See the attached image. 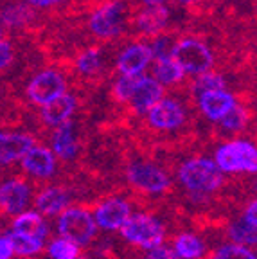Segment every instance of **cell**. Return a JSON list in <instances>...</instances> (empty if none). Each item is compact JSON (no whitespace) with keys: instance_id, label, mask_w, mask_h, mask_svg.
<instances>
[{"instance_id":"obj_17","label":"cell","mask_w":257,"mask_h":259,"mask_svg":"<svg viewBox=\"0 0 257 259\" xmlns=\"http://www.w3.org/2000/svg\"><path fill=\"white\" fill-rule=\"evenodd\" d=\"M76 112V97L72 94H61L56 99L49 101L47 105L41 106V119L49 126H60L63 122L70 121L72 113Z\"/></svg>"},{"instance_id":"obj_5","label":"cell","mask_w":257,"mask_h":259,"mask_svg":"<svg viewBox=\"0 0 257 259\" xmlns=\"http://www.w3.org/2000/svg\"><path fill=\"white\" fill-rule=\"evenodd\" d=\"M173 56L180 61L185 72L194 74V76L207 72L214 65V56L210 49L196 38H184V40L177 41Z\"/></svg>"},{"instance_id":"obj_8","label":"cell","mask_w":257,"mask_h":259,"mask_svg":"<svg viewBox=\"0 0 257 259\" xmlns=\"http://www.w3.org/2000/svg\"><path fill=\"white\" fill-rule=\"evenodd\" d=\"M65 92H67V83L63 76L53 69L38 72L27 85V97L34 105L40 106L47 105L49 101H53Z\"/></svg>"},{"instance_id":"obj_16","label":"cell","mask_w":257,"mask_h":259,"mask_svg":"<svg viewBox=\"0 0 257 259\" xmlns=\"http://www.w3.org/2000/svg\"><path fill=\"white\" fill-rule=\"evenodd\" d=\"M51 150L44 146H34L24 158H22V167L25 173L34 178H51L56 171V158Z\"/></svg>"},{"instance_id":"obj_12","label":"cell","mask_w":257,"mask_h":259,"mask_svg":"<svg viewBox=\"0 0 257 259\" xmlns=\"http://www.w3.org/2000/svg\"><path fill=\"white\" fill-rule=\"evenodd\" d=\"M164 97V85L155 76H141V81L135 89V94L130 99V105L133 106L135 113L148 115V112Z\"/></svg>"},{"instance_id":"obj_10","label":"cell","mask_w":257,"mask_h":259,"mask_svg":"<svg viewBox=\"0 0 257 259\" xmlns=\"http://www.w3.org/2000/svg\"><path fill=\"white\" fill-rule=\"evenodd\" d=\"M185 121V110L173 97H162L148 112V122L155 130H177Z\"/></svg>"},{"instance_id":"obj_19","label":"cell","mask_w":257,"mask_h":259,"mask_svg":"<svg viewBox=\"0 0 257 259\" xmlns=\"http://www.w3.org/2000/svg\"><path fill=\"white\" fill-rule=\"evenodd\" d=\"M77 150H79V146H77L72 122L67 121L56 126L53 134V151L56 153V157L63 158V160H72L77 155Z\"/></svg>"},{"instance_id":"obj_2","label":"cell","mask_w":257,"mask_h":259,"mask_svg":"<svg viewBox=\"0 0 257 259\" xmlns=\"http://www.w3.org/2000/svg\"><path fill=\"white\" fill-rule=\"evenodd\" d=\"M214 160L223 173H257V146L248 141H230L216 150Z\"/></svg>"},{"instance_id":"obj_28","label":"cell","mask_w":257,"mask_h":259,"mask_svg":"<svg viewBox=\"0 0 257 259\" xmlns=\"http://www.w3.org/2000/svg\"><path fill=\"white\" fill-rule=\"evenodd\" d=\"M212 259H257V254L243 243H227L216 250Z\"/></svg>"},{"instance_id":"obj_39","label":"cell","mask_w":257,"mask_h":259,"mask_svg":"<svg viewBox=\"0 0 257 259\" xmlns=\"http://www.w3.org/2000/svg\"><path fill=\"white\" fill-rule=\"evenodd\" d=\"M141 2H144L146 6H160L164 4L165 0H141Z\"/></svg>"},{"instance_id":"obj_38","label":"cell","mask_w":257,"mask_h":259,"mask_svg":"<svg viewBox=\"0 0 257 259\" xmlns=\"http://www.w3.org/2000/svg\"><path fill=\"white\" fill-rule=\"evenodd\" d=\"M61 0H29V4L34 8H51L54 4H60Z\"/></svg>"},{"instance_id":"obj_7","label":"cell","mask_w":257,"mask_h":259,"mask_svg":"<svg viewBox=\"0 0 257 259\" xmlns=\"http://www.w3.org/2000/svg\"><path fill=\"white\" fill-rule=\"evenodd\" d=\"M128 182L142 193H164L171 180L164 169L151 162H135L128 167Z\"/></svg>"},{"instance_id":"obj_15","label":"cell","mask_w":257,"mask_h":259,"mask_svg":"<svg viewBox=\"0 0 257 259\" xmlns=\"http://www.w3.org/2000/svg\"><path fill=\"white\" fill-rule=\"evenodd\" d=\"M34 139L27 134L4 132L0 135V162L8 166L13 162H22V158L34 148Z\"/></svg>"},{"instance_id":"obj_6","label":"cell","mask_w":257,"mask_h":259,"mask_svg":"<svg viewBox=\"0 0 257 259\" xmlns=\"http://www.w3.org/2000/svg\"><path fill=\"white\" fill-rule=\"evenodd\" d=\"M90 31L97 38H113L124 25V4L121 0H112L99 6L90 16Z\"/></svg>"},{"instance_id":"obj_25","label":"cell","mask_w":257,"mask_h":259,"mask_svg":"<svg viewBox=\"0 0 257 259\" xmlns=\"http://www.w3.org/2000/svg\"><path fill=\"white\" fill-rule=\"evenodd\" d=\"M229 238L243 245H257V223L243 216L239 222L229 227Z\"/></svg>"},{"instance_id":"obj_32","label":"cell","mask_w":257,"mask_h":259,"mask_svg":"<svg viewBox=\"0 0 257 259\" xmlns=\"http://www.w3.org/2000/svg\"><path fill=\"white\" fill-rule=\"evenodd\" d=\"M175 44L173 40L169 36H164V34H157V38L153 40L151 44V51H153V56L155 60H162V58H169L175 54Z\"/></svg>"},{"instance_id":"obj_11","label":"cell","mask_w":257,"mask_h":259,"mask_svg":"<svg viewBox=\"0 0 257 259\" xmlns=\"http://www.w3.org/2000/svg\"><path fill=\"white\" fill-rule=\"evenodd\" d=\"M155 60L151 51V45L148 44H132L117 58V70L121 74H132V76H141L148 69L151 61Z\"/></svg>"},{"instance_id":"obj_13","label":"cell","mask_w":257,"mask_h":259,"mask_svg":"<svg viewBox=\"0 0 257 259\" xmlns=\"http://www.w3.org/2000/svg\"><path fill=\"white\" fill-rule=\"evenodd\" d=\"M236 105V97L227 89L210 90V92H203L198 96V106H200L201 113L207 119L216 122H220Z\"/></svg>"},{"instance_id":"obj_21","label":"cell","mask_w":257,"mask_h":259,"mask_svg":"<svg viewBox=\"0 0 257 259\" xmlns=\"http://www.w3.org/2000/svg\"><path fill=\"white\" fill-rule=\"evenodd\" d=\"M13 229L41 239H45L49 234V227L44 220V214L38 210H24L20 214H16L13 220Z\"/></svg>"},{"instance_id":"obj_20","label":"cell","mask_w":257,"mask_h":259,"mask_svg":"<svg viewBox=\"0 0 257 259\" xmlns=\"http://www.w3.org/2000/svg\"><path fill=\"white\" fill-rule=\"evenodd\" d=\"M34 207L44 216H60L68 207V193L61 187H47L36 196Z\"/></svg>"},{"instance_id":"obj_40","label":"cell","mask_w":257,"mask_h":259,"mask_svg":"<svg viewBox=\"0 0 257 259\" xmlns=\"http://www.w3.org/2000/svg\"><path fill=\"white\" fill-rule=\"evenodd\" d=\"M180 4H194V2H198V0H178Z\"/></svg>"},{"instance_id":"obj_22","label":"cell","mask_w":257,"mask_h":259,"mask_svg":"<svg viewBox=\"0 0 257 259\" xmlns=\"http://www.w3.org/2000/svg\"><path fill=\"white\" fill-rule=\"evenodd\" d=\"M185 69L180 65V61L175 56L162 58V60H155V67H153V76L160 81L162 85H175L178 81L184 79Z\"/></svg>"},{"instance_id":"obj_24","label":"cell","mask_w":257,"mask_h":259,"mask_svg":"<svg viewBox=\"0 0 257 259\" xmlns=\"http://www.w3.org/2000/svg\"><path fill=\"white\" fill-rule=\"evenodd\" d=\"M173 247L182 259H200L205 250L203 241L191 232H182L180 236H177Z\"/></svg>"},{"instance_id":"obj_14","label":"cell","mask_w":257,"mask_h":259,"mask_svg":"<svg viewBox=\"0 0 257 259\" xmlns=\"http://www.w3.org/2000/svg\"><path fill=\"white\" fill-rule=\"evenodd\" d=\"M29 198H31V189L24 180L11 178V180H6L0 187V203H2L4 212L9 216L24 212Z\"/></svg>"},{"instance_id":"obj_18","label":"cell","mask_w":257,"mask_h":259,"mask_svg":"<svg viewBox=\"0 0 257 259\" xmlns=\"http://www.w3.org/2000/svg\"><path fill=\"white\" fill-rule=\"evenodd\" d=\"M169 22V11L164 6H146L139 15H137L135 25L137 29L149 36H157L160 34L162 29Z\"/></svg>"},{"instance_id":"obj_31","label":"cell","mask_w":257,"mask_h":259,"mask_svg":"<svg viewBox=\"0 0 257 259\" xmlns=\"http://www.w3.org/2000/svg\"><path fill=\"white\" fill-rule=\"evenodd\" d=\"M246 121H248V115H246V110L243 108L241 105H236L225 117L221 119L220 124L227 130V132H241L246 126Z\"/></svg>"},{"instance_id":"obj_34","label":"cell","mask_w":257,"mask_h":259,"mask_svg":"<svg viewBox=\"0 0 257 259\" xmlns=\"http://www.w3.org/2000/svg\"><path fill=\"white\" fill-rule=\"evenodd\" d=\"M146 259H182L175 247H165V245H158L155 248H149Z\"/></svg>"},{"instance_id":"obj_29","label":"cell","mask_w":257,"mask_h":259,"mask_svg":"<svg viewBox=\"0 0 257 259\" xmlns=\"http://www.w3.org/2000/svg\"><path fill=\"white\" fill-rule=\"evenodd\" d=\"M101 63H103V58H101L99 49H87L77 56L76 67L81 74L84 76H92L97 70L101 69Z\"/></svg>"},{"instance_id":"obj_26","label":"cell","mask_w":257,"mask_h":259,"mask_svg":"<svg viewBox=\"0 0 257 259\" xmlns=\"http://www.w3.org/2000/svg\"><path fill=\"white\" fill-rule=\"evenodd\" d=\"M47 252L51 259H77L79 257V245L74 243L72 239L60 236L49 243Z\"/></svg>"},{"instance_id":"obj_3","label":"cell","mask_w":257,"mask_h":259,"mask_svg":"<svg viewBox=\"0 0 257 259\" xmlns=\"http://www.w3.org/2000/svg\"><path fill=\"white\" fill-rule=\"evenodd\" d=\"M119 232L128 243L144 248V250L162 245L165 238V231L162 223L155 216L144 214V212H135V214L130 216V220L122 225Z\"/></svg>"},{"instance_id":"obj_41","label":"cell","mask_w":257,"mask_h":259,"mask_svg":"<svg viewBox=\"0 0 257 259\" xmlns=\"http://www.w3.org/2000/svg\"><path fill=\"white\" fill-rule=\"evenodd\" d=\"M77 259H89V257H77Z\"/></svg>"},{"instance_id":"obj_9","label":"cell","mask_w":257,"mask_h":259,"mask_svg":"<svg viewBox=\"0 0 257 259\" xmlns=\"http://www.w3.org/2000/svg\"><path fill=\"white\" fill-rule=\"evenodd\" d=\"M132 207L122 198H108L96 207L94 218L97 225L105 231H121L122 225L132 216Z\"/></svg>"},{"instance_id":"obj_4","label":"cell","mask_w":257,"mask_h":259,"mask_svg":"<svg viewBox=\"0 0 257 259\" xmlns=\"http://www.w3.org/2000/svg\"><path fill=\"white\" fill-rule=\"evenodd\" d=\"M97 222L94 214L79 207H67L58 218V232L63 238L72 239L79 247L89 245L97 231Z\"/></svg>"},{"instance_id":"obj_37","label":"cell","mask_w":257,"mask_h":259,"mask_svg":"<svg viewBox=\"0 0 257 259\" xmlns=\"http://www.w3.org/2000/svg\"><path fill=\"white\" fill-rule=\"evenodd\" d=\"M245 218L257 223V200H253V202L248 203V207L245 209Z\"/></svg>"},{"instance_id":"obj_23","label":"cell","mask_w":257,"mask_h":259,"mask_svg":"<svg viewBox=\"0 0 257 259\" xmlns=\"http://www.w3.org/2000/svg\"><path fill=\"white\" fill-rule=\"evenodd\" d=\"M6 234L11 238L13 247L15 252L22 257H29V255H36L38 252L44 250V243L45 239L41 238H34V236H29L25 232H18V231H8Z\"/></svg>"},{"instance_id":"obj_1","label":"cell","mask_w":257,"mask_h":259,"mask_svg":"<svg viewBox=\"0 0 257 259\" xmlns=\"http://www.w3.org/2000/svg\"><path fill=\"white\" fill-rule=\"evenodd\" d=\"M223 175L225 173L218 166L216 160L205 157L184 162L178 171V178L185 189L198 194L214 193L216 189H220V186L223 184Z\"/></svg>"},{"instance_id":"obj_35","label":"cell","mask_w":257,"mask_h":259,"mask_svg":"<svg viewBox=\"0 0 257 259\" xmlns=\"http://www.w3.org/2000/svg\"><path fill=\"white\" fill-rule=\"evenodd\" d=\"M15 254L16 252L11 238L8 234H2V238H0V259H11Z\"/></svg>"},{"instance_id":"obj_33","label":"cell","mask_w":257,"mask_h":259,"mask_svg":"<svg viewBox=\"0 0 257 259\" xmlns=\"http://www.w3.org/2000/svg\"><path fill=\"white\" fill-rule=\"evenodd\" d=\"M27 18V9L25 6H9L2 13V20L6 25H22Z\"/></svg>"},{"instance_id":"obj_27","label":"cell","mask_w":257,"mask_h":259,"mask_svg":"<svg viewBox=\"0 0 257 259\" xmlns=\"http://www.w3.org/2000/svg\"><path fill=\"white\" fill-rule=\"evenodd\" d=\"M227 81L225 77L218 72H212V70H207L203 74H198L196 79L193 83V90L196 96L203 92H210V90H218V89H225Z\"/></svg>"},{"instance_id":"obj_36","label":"cell","mask_w":257,"mask_h":259,"mask_svg":"<svg viewBox=\"0 0 257 259\" xmlns=\"http://www.w3.org/2000/svg\"><path fill=\"white\" fill-rule=\"evenodd\" d=\"M11 60H13L11 44H9L8 40H2V44H0V67H2V69H6V67L11 63Z\"/></svg>"},{"instance_id":"obj_30","label":"cell","mask_w":257,"mask_h":259,"mask_svg":"<svg viewBox=\"0 0 257 259\" xmlns=\"http://www.w3.org/2000/svg\"><path fill=\"white\" fill-rule=\"evenodd\" d=\"M142 76V74H141ZM141 76H132V74H121V77L115 81V87H113V94L119 101L130 103V99L135 94V89L141 81Z\"/></svg>"}]
</instances>
